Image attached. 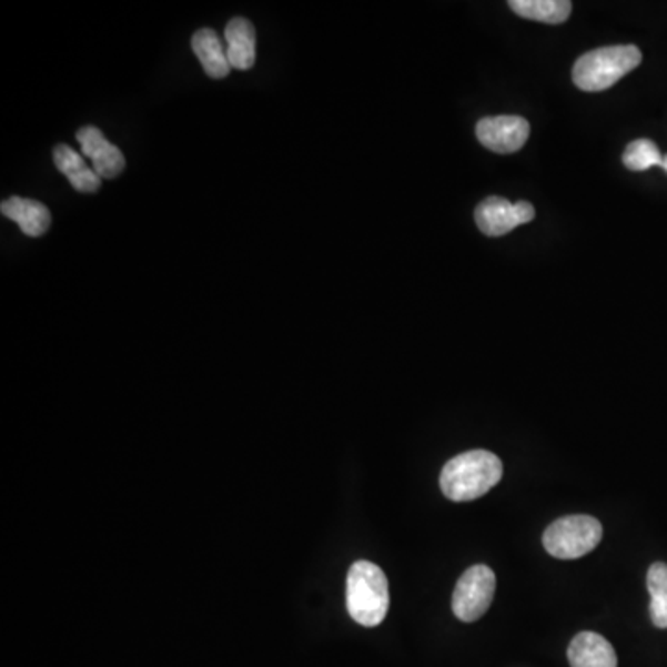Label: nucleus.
Returning <instances> with one entry per match:
<instances>
[{
    "mask_svg": "<svg viewBox=\"0 0 667 667\" xmlns=\"http://www.w3.org/2000/svg\"><path fill=\"white\" fill-rule=\"evenodd\" d=\"M661 154L658 146L650 140H636L625 149L623 163L630 171H647V169L661 165Z\"/></svg>",
    "mask_w": 667,
    "mask_h": 667,
    "instance_id": "dca6fc26",
    "label": "nucleus"
},
{
    "mask_svg": "<svg viewBox=\"0 0 667 667\" xmlns=\"http://www.w3.org/2000/svg\"><path fill=\"white\" fill-rule=\"evenodd\" d=\"M226 54L232 68L249 71L256 60V32L249 19L234 18L225 29Z\"/></svg>",
    "mask_w": 667,
    "mask_h": 667,
    "instance_id": "9b49d317",
    "label": "nucleus"
},
{
    "mask_svg": "<svg viewBox=\"0 0 667 667\" xmlns=\"http://www.w3.org/2000/svg\"><path fill=\"white\" fill-rule=\"evenodd\" d=\"M660 168H664V171H667V154H666V156L661 158Z\"/></svg>",
    "mask_w": 667,
    "mask_h": 667,
    "instance_id": "a211bd4d",
    "label": "nucleus"
},
{
    "mask_svg": "<svg viewBox=\"0 0 667 667\" xmlns=\"http://www.w3.org/2000/svg\"><path fill=\"white\" fill-rule=\"evenodd\" d=\"M650 594V619L655 627L667 628V564L656 562L647 573Z\"/></svg>",
    "mask_w": 667,
    "mask_h": 667,
    "instance_id": "2eb2a0df",
    "label": "nucleus"
},
{
    "mask_svg": "<svg viewBox=\"0 0 667 667\" xmlns=\"http://www.w3.org/2000/svg\"><path fill=\"white\" fill-rule=\"evenodd\" d=\"M508 7L522 18L538 23L562 24L572 16L569 0H512Z\"/></svg>",
    "mask_w": 667,
    "mask_h": 667,
    "instance_id": "4468645a",
    "label": "nucleus"
},
{
    "mask_svg": "<svg viewBox=\"0 0 667 667\" xmlns=\"http://www.w3.org/2000/svg\"><path fill=\"white\" fill-rule=\"evenodd\" d=\"M52 156H54L58 171L68 176L74 190L80 191V193H95V191H99L101 176L95 173V169H91L85 163L84 156H80L79 152L73 151L69 145H57Z\"/></svg>",
    "mask_w": 667,
    "mask_h": 667,
    "instance_id": "ddd939ff",
    "label": "nucleus"
},
{
    "mask_svg": "<svg viewBox=\"0 0 667 667\" xmlns=\"http://www.w3.org/2000/svg\"><path fill=\"white\" fill-rule=\"evenodd\" d=\"M530 124L519 115H495L484 118L477 124L481 145L497 154H512L527 143Z\"/></svg>",
    "mask_w": 667,
    "mask_h": 667,
    "instance_id": "423d86ee",
    "label": "nucleus"
},
{
    "mask_svg": "<svg viewBox=\"0 0 667 667\" xmlns=\"http://www.w3.org/2000/svg\"><path fill=\"white\" fill-rule=\"evenodd\" d=\"M503 478V462L489 451H467L443 467L439 486L445 497L467 503L488 494Z\"/></svg>",
    "mask_w": 667,
    "mask_h": 667,
    "instance_id": "f257e3e1",
    "label": "nucleus"
},
{
    "mask_svg": "<svg viewBox=\"0 0 667 667\" xmlns=\"http://www.w3.org/2000/svg\"><path fill=\"white\" fill-rule=\"evenodd\" d=\"M191 49L195 52V57L204 68V73L210 79H225L226 74L231 73L232 65L229 62V54L215 30H196L191 38Z\"/></svg>",
    "mask_w": 667,
    "mask_h": 667,
    "instance_id": "f8f14e48",
    "label": "nucleus"
},
{
    "mask_svg": "<svg viewBox=\"0 0 667 667\" xmlns=\"http://www.w3.org/2000/svg\"><path fill=\"white\" fill-rule=\"evenodd\" d=\"M0 212L8 219L16 221L23 234L30 238H40L51 229V210L40 201L23 199V196H10L0 204Z\"/></svg>",
    "mask_w": 667,
    "mask_h": 667,
    "instance_id": "6e6552de",
    "label": "nucleus"
},
{
    "mask_svg": "<svg viewBox=\"0 0 667 667\" xmlns=\"http://www.w3.org/2000/svg\"><path fill=\"white\" fill-rule=\"evenodd\" d=\"M347 610L354 621L376 627L390 610V584L373 562H354L347 573Z\"/></svg>",
    "mask_w": 667,
    "mask_h": 667,
    "instance_id": "f03ea898",
    "label": "nucleus"
},
{
    "mask_svg": "<svg viewBox=\"0 0 667 667\" xmlns=\"http://www.w3.org/2000/svg\"><path fill=\"white\" fill-rule=\"evenodd\" d=\"M495 573L488 566H473L462 575L453 594V612L464 623H473L488 612L494 600Z\"/></svg>",
    "mask_w": 667,
    "mask_h": 667,
    "instance_id": "39448f33",
    "label": "nucleus"
},
{
    "mask_svg": "<svg viewBox=\"0 0 667 667\" xmlns=\"http://www.w3.org/2000/svg\"><path fill=\"white\" fill-rule=\"evenodd\" d=\"M641 52L638 47H603L586 52L573 65V82L578 90L605 91L619 82L625 74L638 68Z\"/></svg>",
    "mask_w": 667,
    "mask_h": 667,
    "instance_id": "7ed1b4c3",
    "label": "nucleus"
},
{
    "mask_svg": "<svg viewBox=\"0 0 667 667\" xmlns=\"http://www.w3.org/2000/svg\"><path fill=\"white\" fill-rule=\"evenodd\" d=\"M77 140L82 146L84 156L90 158L95 173L101 179H115L123 173L127 165L123 152L119 151L112 141H108L97 127H82L77 132Z\"/></svg>",
    "mask_w": 667,
    "mask_h": 667,
    "instance_id": "0eeeda50",
    "label": "nucleus"
},
{
    "mask_svg": "<svg viewBox=\"0 0 667 667\" xmlns=\"http://www.w3.org/2000/svg\"><path fill=\"white\" fill-rule=\"evenodd\" d=\"M567 658L572 667H617L616 650L597 633L577 634L569 644Z\"/></svg>",
    "mask_w": 667,
    "mask_h": 667,
    "instance_id": "1a4fd4ad",
    "label": "nucleus"
},
{
    "mask_svg": "<svg viewBox=\"0 0 667 667\" xmlns=\"http://www.w3.org/2000/svg\"><path fill=\"white\" fill-rule=\"evenodd\" d=\"M603 539V525L592 516H566L550 523L544 533L547 553L560 560H577L588 555Z\"/></svg>",
    "mask_w": 667,
    "mask_h": 667,
    "instance_id": "20e7f679",
    "label": "nucleus"
},
{
    "mask_svg": "<svg viewBox=\"0 0 667 667\" xmlns=\"http://www.w3.org/2000/svg\"><path fill=\"white\" fill-rule=\"evenodd\" d=\"M516 210L517 218H519V223H522V225H527V223H530V221L534 219V215H536L533 204L527 201L516 202Z\"/></svg>",
    "mask_w": 667,
    "mask_h": 667,
    "instance_id": "f3484780",
    "label": "nucleus"
},
{
    "mask_svg": "<svg viewBox=\"0 0 667 667\" xmlns=\"http://www.w3.org/2000/svg\"><path fill=\"white\" fill-rule=\"evenodd\" d=\"M478 231L484 236L499 238L522 226L517 218L516 204L503 196H488L475 210Z\"/></svg>",
    "mask_w": 667,
    "mask_h": 667,
    "instance_id": "9d476101",
    "label": "nucleus"
}]
</instances>
